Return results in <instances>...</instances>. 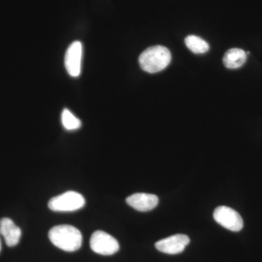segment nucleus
<instances>
[{
    "instance_id": "1",
    "label": "nucleus",
    "mask_w": 262,
    "mask_h": 262,
    "mask_svg": "<svg viewBox=\"0 0 262 262\" xmlns=\"http://www.w3.org/2000/svg\"><path fill=\"white\" fill-rule=\"evenodd\" d=\"M48 237L55 246L67 252H74L82 246V233L73 226L63 225L53 227L49 231Z\"/></svg>"
},
{
    "instance_id": "2",
    "label": "nucleus",
    "mask_w": 262,
    "mask_h": 262,
    "mask_svg": "<svg viewBox=\"0 0 262 262\" xmlns=\"http://www.w3.org/2000/svg\"><path fill=\"white\" fill-rule=\"evenodd\" d=\"M171 61V54L168 48L155 46L145 50L139 58V64L148 73H157L165 70Z\"/></svg>"
},
{
    "instance_id": "3",
    "label": "nucleus",
    "mask_w": 262,
    "mask_h": 262,
    "mask_svg": "<svg viewBox=\"0 0 262 262\" xmlns=\"http://www.w3.org/2000/svg\"><path fill=\"white\" fill-rule=\"evenodd\" d=\"M85 200L80 193L68 191L50 200L48 207L53 211L72 212L83 208Z\"/></svg>"
},
{
    "instance_id": "4",
    "label": "nucleus",
    "mask_w": 262,
    "mask_h": 262,
    "mask_svg": "<svg viewBox=\"0 0 262 262\" xmlns=\"http://www.w3.org/2000/svg\"><path fill=\"white\" fill-rule=\"evenodd\" d=\"M90 246L93 251L103 256H111L120 249L117 239L101 230L96 231L91 235Z\"/></svg>"
},
{
    "instance_id": "5",
    "label": "nucleus",
    "mask_w": 262,
    "mask_h": 262,
    "mask_svg": "<svg viewBox=\"0 0 262 262\" xmlns=\"http://www.w3.org/2000/svg\"><path fill=\"white\" fill-rule=\"evenodd\" d=\"M213 219L219 225L232 232H239L244 227L241 215L229 207L220 206L215 208Z\"/></svg>"
},
{
    "instance_id": "6",
    "label": "nucleus",
    "mask_w": 262,
    "mask_h": 262,
    "mask_svg": "<svg viewBox=\"0 0 262 262\" xmlns=\"http://www.w3.org/2000/svg\"><path fill=\"white\" fill-rule=\"evenodd\" d=\"M82 45L76 41L70 45L65 56V67L69 75L73 77L80 76L82 69Z\"/></svg>"
},
{
    "instance_id": "7",
    "label": "nucleus",
    "mask_w": 262,
    "mask_h": 262,
    "mask_svg": "<svg viewBox=\"0 0 262 262\" xmlns=\"http://www.w3.org/2000/svg\"><path fill=\"white\" fill-rule=\"evenodd\" d=\"M190 239L187 235L177 234L167 238L162 239L155 244V247L160 252L167 254H178L184 251Z\"/></svg>"
},
{
    "instance_id": "8",
    "label": "nucleus",
    "mask_w": 262,
    "mask_h": 262,
    "mask_svg": "<svg viewBox=\"0 0 262 262\" xmlns=\"http://www.w3.org/2000/svg\"><path fill=\"white\" fill-rule=\"evenodd\" d=\"M126 203L134 209L141 212L151 211L159 203L158 196L147 193H136L127 196Z\"/></svg>"
},
{
    "instance_id": "9",
    "label": "nucleus",
    "mask_w": 262,
    "mask_h": 262,
    "mask_svg": "<svg viewBox=\"0 0 262 262\" xmlns=\"http://www.w3.org/2000/svg\"><path fill=\"white\" fill-rule=\"evenodd\" d=\"M0 234L4 237L7 246L9 247L18 245L21 237V230L9 218H3L0 220Z\"/></svg>"
},
{
    "instance_id": "10",
    "label": "nucleus",
    "mask_w": 262,
    "mask_h": 262,
    "mask_svg": "<svg viewBox=\"0 0 262 262\" xmlns=\"http://www.w3.org/2000/svg\"><path fill=\"white\" fill-rule=\"evenodd\" d=\"M247 60L246 52L239 48H232L226 52L224 56V64L227 68L234 70L242 67Z\"/></svg>"
},
{
    "instance_id": "11",
    "label": "nucleus",
    "mask_w": 262,
    "mask_h": 262,
    "mask_svg": "<svg viewBox=\"0 0 262 262\" xmlns=\"http://www.w3.org/2000/svg\"><path fill=\"white\" fill-rule=\"evenodd\" d=\"M185 44L191 51L196 54L206 53L209 50V45L198 36H188L185 39Z\"/></svg>"
},
{
    "instance_id": "12",
    "label": "nucleus",
    "mask_w": 262,
    "mask_h": 262,
    "mask_svg": "<svg viewBox=\"0 0 262 262\" xmlns=\"http://www.w3.org/2000/svg\"><path fill=\"white\" fill-rule=\"evenodd\" d=\"M62 125L67 130H75L82 126V122L77 117H75L70 110H63L61 114Z\"/></svg>"
},
{
    "instance_id": "13",
    "label": "nucleus",
    "mask_w": 262,
    "mask_h": 262,
    "mask_svg": "<svg viewBox=\"0 0 262 262\" xmlns=\"http://www.w3.org/2000/svg\"><path fill=\"white\" fill-rule=\"evenodd\" d=\"M2 250V244H1V239H0V252H1Z\"/></svg>"
}]
</instances>
